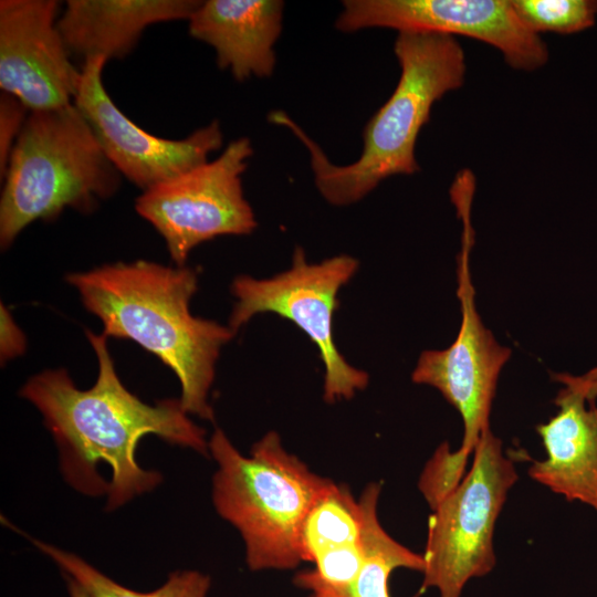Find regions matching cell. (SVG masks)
Wrapping results in <instances>:
<instances>
[{"label":"cell","mask_w":597,"mask_h":597,"mask_svg":"<svg viewBox=\"0 0 597 597\" xmlns=\"http://www.w3.org/2000/svg\"><path fill=\"white\" fill-rule=\"evenodd\" d=\"M312 597H329L325 594H321V593H313Z\"/></svg>","instance_id":"cb8c5ba5"},{"label":"cell","mask_w":597,"mask_h":597,"mask_svg":"<svg viewBox=\"0 0 597 597\" xmlns=\"http://www.w3.org/2000/svg\"><path fill=\"white\" fill-rule=\"evenodd\" d=\"M0 357L3 364L25 352L27 339L11 313L3 304L0 307Z\"/></svg>","instance_id":"44dd1931"},{"label":"cell","mask_w":597,"mask_h":597,"mask_svg":"<svg viewBox=\"0 0 597 597\" xmlns=\"http://www.w3.org/2000/svg\"><path fill=\"white\" fill-rule=\"evenodd\" d=\"M71 597H90L84 588L72 578L65 577Z\"/></svg>","instance_id":"7402d4cb"},{"label":"cell","mask_w":597,"mask_h":597,"mask_svg":"<svg viewBox=\"0 0 597 597\" xmlns=\"http://www.w3.org/2000/svg\"><path fill=\"white\" fill-rule=\"evenodd\" d=\"M358 261L339 254L310 263L296 248L292 266L270 279L237 276L231 284L235 297L229 327L237 333L253 316L274 313L301 328L317 346L324 365L323 398L328 404L350 399L368 385L366 371L348 364L333 333L337 293L357 272Z\"/></svg>","instance_id":"52a82bcc"},{"label":"cell","mask_w":597,"mask_h":597,"mask_svg":"<svg viewBox=\"0 0 597 597\" xmlns=\"http://www.w3.org/2000/svg\"><path fill=\"white\" fill-rule=\"evenodd\" d=\"M555 379L564 385L555 398L558 411L536 427L546 458L532 461L527 472L567 501L597 511V406L587 400L591 371L558 374Z\"/></svg>","instance_id":"4fadbf2b"},{"label":"cell","mask_w":597,"mask_h":597,"mask_svg":"<svg viewBox=\"0 0 597 597\" xmlns=\"http://www.w3.org/2000/svg\"><path fill=\"white\" fill-rule=\"evenodd\" d=\"M121 176L74 103L30 112L2 179V250L36 220L66 208L92 211L117 191Z\"/></svg>","instance_id":"5b68a950"},{"label":"cell","mask_w":597,"mask_h":597,"mask_svg":"<svg viewBox=\"0 0 597 597\" xmlns=\"http://www.w3.org/2000/svg\"><path fill=\"white\" fill-rule=\"evenodd\" d=\"M30 111L14 96H0V177L3 179L12 149L25 124Z\"/></svg>","instance_id":"ffe728a7"},{"label":"cell","mask_w":597,"mask_h":597,"mask_svg":"<svg viewBox=\"0 0 597 597\" xmlns=\"http://www.w3.org/2000/svg\"><path fill=\"white\" fill-rule=\"evenodd\" d=\"M86 336L98 362L90 389H78L65 369H50L31 377L20 395L42 413L67 483L86 495L107 494L106 509L112 511L161 481L158 472L137 463L144 436L155 434L203 455L209 454V442L179 399L148 405L122 384L105 334L87 331Z\"/></svg>","instance_id":"6da1fadb"},{"label":"cell","mask_w":597,"mask_h":597,"mask_svg":"<svg viewBox=\"0 0 597 597\" xmlns=\"http://www.w3.org/2000/svg\"><path fill=\"white\" fill-rule=\"evenodd\" d=\"M283 7L279 0L201 1L188 20L189 33L212 46L218 66L235 80L266 77L275 65Z\"/></svg>","instance_id":"5bb4252c"},{"label":"cell","mask_w":597,"mask_h":597,"mask_svg":"<svg viewBox=\"0 0 597 597\" xmlns=\"http://www.w3.org/2000/svg\"><path fill=\"white\" fill-rule=\"evenodd\" d=\"M33 544L48 555L65 577L80 584L90 597H207L210 577L197 570L171 573L167 580L151 591H138L113 580L75 554L38 540Z\"/></svg>","instance_id":"ac0fdd59"},{"label":"cell","mask_w":597,"mask_h":597,"mask_svg":"<svg viewBox=\"0 0 597 597\" xmlns=\"http://www.w3.org/2000/svg\"><path fill=\"white\" fill-rule=\"evenodd\" d=\"M521 21L536 34H573L591 28L597 19V0H512Z\"/></svg>","instance_id":"d6986e66"},{"label":"cell","mask_w":597,"mask_h":597,"mask_svg":"<svg viewBox=\"0 0 597 597\" xmlns=\"http://www.w3.org/2000/svg\"><path fill=\"white\" fill-rule=\"evenodd\" d=\"M106 59L84 60L74 105L84 116L100 146L118 172L143 191L205 163L222 145L218 121L184 139L149 134L117 108L103 84Z\"/></svg>","instance_id":"8fae6325"},{"label":"cell","mask_w":597,"mask_h":597,"mask_svg":"<svg viewBox=\"0 0 597 597\" xmlns=\"http://www.w3.org/2000/svg\"><path fill=\"white\" fill-rule=\"evenodd\" d=\"M363 511L346 485L333 481L308 510L300 532L302 561L362 542Z\"/></svg>","instance_id":"e0dca14e"},{"label":"cell","mask_w":597,"mask_h":597,"mask_svg":"<svg viewBox=\"0 0 597 597\" xmlns=\"http://www.w3.org/2000/svg\"><path fill=\"white\" fill-rule=\"evenodd\" d=\"M66 282L101 320L103 334L134 341L175 373L187 413L213 420L208 396L216 363L235 333L191 314L190 300L198 290L195 270L137 260L70 273Z\"/></svg>","instance_id":"7a4b0ae2"},{"label":"cell","mask_w":597,"mask_h":597,"mask_svg":"<svg viewBox=\"0 0 597 597\" xmlns=\"http://www.w3.org/2000/svg\"><path fill=\"white\" fill-rule=\"evenodd\" d=\"M55 0L0 1V88L30 112L74 102L82 71L57 28Z\"/></svg>","instance_id":"7c38bea8"},{"label":"cell","mask_w":597,"mask_h":597,"mask_svg":"<svg viewBox=\"0 0 597 597\" xmlns=\"http://www.w3.org/2000/svg\"><path fill=\"white\" fill-rule=\"evenodd\" d=\"M394 52L399 82L387 102L367 122L359 158L345 166L332 164L322 148L284 112H271L272 123L290 128L310 151L315 185L332 205L363 199L384 179L419 170L416 143L430 119L433 104L462 86L465 56L455 36L400 32Z\"/></svg>","instance_id":"3957f363"},{"label":"cell","mask_w":597,"mask_h":597,"mask_svg":"<svg viewBox=\"0 0 597 597\" xmlns=\"http://www.w3.org/2000/svg\"><path fill=\"white\" fill-rule=\"evenodd\" d=\"M253 155L247 137L223 153L137 197L135 209L164 238L171 259L184 266L200 243L220 235H245L256 227L241 176Z\"/></svg>","instance_id":"ba28073f"},{"label":"cell","mask_w":597,"mask_h":597,"mask_svg":"<svg viewBox=\"0 0 597 597\" xmlns=\"http://www.w3.org/2000/svg\"><path fill=\"white\" fill-rule=\"evenodd\" d=\"M197 0H69L57 28L70 53L106 61L130 53L155 23L189 20Z\"/></svg>","instance_id":"9a60e30c"},{"label":"cell","mask_w":597,"mask_h":597,"mask_svg":"<svg viewBox=\"0 0 597 597\" xmlns=\"http://www.w3.org/2000/svg\"><path fill=\"white\" fill-rule=\"evenodd\" d=\"M597 398V367L591 369V379L589 381L587 400L589 402L595 401Z\"/></svg>","instance_id":"603a6c76"},{"label":"cell","mask_w":597,"mask_h":597,"mask_svg":"<svg viewBox=\"0 0 597 597\" xmlns=\"http://www.w3.org/2000/svg\"><path fill=\"white\" fill-rule=\"evenodd\" d=\"M380 483H369L359 503L363 511L364 562L352 585L341 590H317L329 597H391L389 578L397 568L423 572V556L392 538L378 517Z\"/></svg>","instance_id":"2e32d148"},{"label":"cell","mask_w":597,"mask_h":597,"mask_svg":"<svg viewBox=\"0 0 597 597\" xmlns=\"http://www.w3.org/2000/svg\"><path fill=\"white\" fill-rule=\"evenodd\" d=\"M472 197L473 192L468 189L458 190L451 197L462 220L458 264V297L462 314L459 333L448 348L422 352L411 375L413 383L438 389L460 413L464 431L455 453L464 463L482 433L490 428L489 417L499 375L511 356L510 348L496 342L475 308L470 273Z\"/></svg>","instance_id":"9c48e42d"},{"label":"cell","mask_w":597,"mask_h":597,"mask_svg":"<svg viewBox=\"0 0 597 597\" xmlns=\"http://www.w3.org/2000/svg\"><path fill=\"white\" fill-rule=\"evenodd\" d=\"M517 478L502 441L486 429L470 470L429 516L421 590L436 588L439 597H460L470 579L494 568L496 520Z\"/></svg>","instance_id":"8992f818"},{"label":"cell","mask_w":597,"mask_h":597,"mask_svg":"<svg viewBox=\"0 0 597 597\" xmlns=\"http://www.w3.org/2000/svg\"><path fill=\"white\" fill-rule=\"evenodd\" d=\"M208 442L218 465L213 505L240 533L249 568L296 567L303 562V521L332 480L314 473L290 453L275 431L256 441L249 457L241 454L221 429H216Z\"/></svg>","instance_id":"277c9868"},{"label":"cell","mask_w":597,"mask_h":597,"mask_svg":"<svg viewBox=\"0 0 597 597\" xmlns=\"http://www.w3.org/2000/svg\"><path fill=\"white\" fill-rule=\"evenodd\" d=\"M343 8L335 22L342 32L390 28L469 36L494 46L522 71L548 61L547 45L521 21L511 0H346Z\"/></svg>","instance_id":"30bf717a"}]
</instances>
